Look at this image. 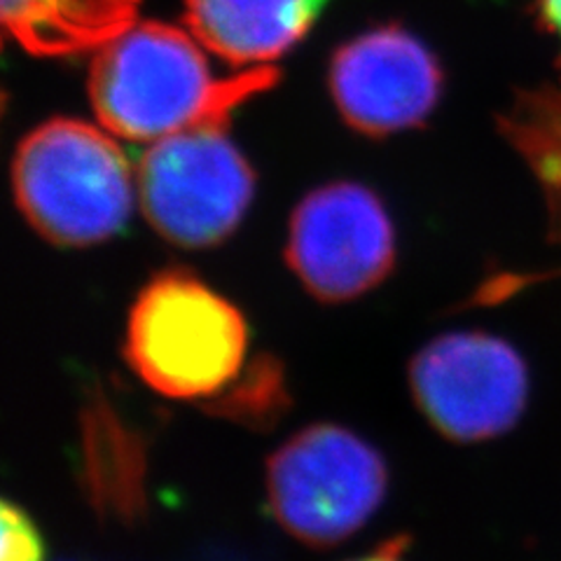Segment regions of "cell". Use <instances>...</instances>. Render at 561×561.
Returning <instances> with one entry per match:
<instances>
[{
	"mask_svg": "<svg viewBox=\"0 0 561 561\" xmlns=\"http://www.w3.org/2000/svg\"><path fill=\"white\" fill-rule=\"evenodd\" d=\"M272 68L216 80L195 35L144 22L131 24L96 51L90 99L101 127L119 138L154 144L199 125H222L245 96L272 84Z\"/></svg>",
	"mask_w": 561,
	"mask_h": 561,
	"instance_id": "1",
	"label": "cell"
},
{
	"mask_svg": "<svg viewBox=\"0 0 561 561\" xmlns=\"http://www.w3.org/2000/svg\"><path fill=\"white\" fill-rule=\"evenodd\" d=\"M12 185L33 230L57 245L115 237L136 195V179L113 136L66 117L45 122L22 140Z\"/></svg>",
	"mask_w": 561,
	"mask_h": 561,
	"instance_id": "2",
	"label": "cell"
},
{
	"mask_svg": "<svg viewBox=\"0 0 561 561\" xmlns=\"http://www.w3.org/2000/svg\"><path fill=\"white\" fill-rule=\"evenodd\" d=\"M245 348L243 313L190 272L157 274L129 311L125 358L140 381L173 400L222 393Z\"/></svg>",
	"mask_w": 561,
	"mask_h": 561,
	"instance_id": "3",
	"label": "cell"
},
{
	"mask_svg": "<svg viewBox=\"0 0 561 561\" xmlns=\"http://www.w3.org/2000/svg\"><path fill=\"white\" fill-rule=\"evenodd\" d=\"M389 489L381 454L337 424L295 433L267 461L276 522L311 548H332L373 519Z\"/></svg>",
	"mask_w": 561,
	"mask_h": 561,
	"instance_id": "4",
	"label": "cell"
},
{
	"mask_svg": "<svg viewBox=\"0 0 561 561\" xmlns=\"http://www.w3.org/2000/svg\"><path fill=\"white\" fill-rule=\"evenodd\" d=\"M253 171L220 125H199L154 140L136 171L148 222L183 249L230 237L253 197Z\"/></svg>",
	"mask_w": 561,
	"mask_h": 561,
	"instance_id": "5",
	"label": "cell"
},
{
	"mask_svg": "<svg viewBox=\"0 0 561 561\" xmlns=\"http://www.w3.org/2000/svg\"><path fill=\"white\" fill-rule=\"evenodd\" d=\"M416 408L454 443H484L511 431L529 400V370L517 351L486 332H449L410 363Z\"/></svg>",
	"mask_w": 561,
	"mask_h": 561,
	"instance_id": "6",
	"label": "cell"
},
{
	"mask_svg": "<svg viewBox=\"0 0 561 561\" xmlns=\"http://www.w3.org/2000/svg\"><path fill=\"white\" fill-rule=\"evenodd\" d=\"M286 260L316 300H356L393 270V225L370 190L328 185L295 208Z\"/></svg>",
	"mask_w": 561,
	"mask_h": 561,
	"instance_id": "7",
	"label": "cell"
},
{
	"mask_svg": "<svg viewBox=\"0 0 561 561\" xmlns=\"http://www.w3.org/2000/svg\"><path fill=\"white\" fill-rule=\"evenodd\" d=\"M440 68L400 28H377L344 45L330 68V90L351 127L383 136L426 119L440 96Z\"/></svg>",
	"mask_w": 561,
	"mask_h": 561,
	"instance_id": "8",
	"label": "cell"
},
{
	"mask_svg": "<svg viewBox=\"0 0 561 561\" xmlns=\"http://www.w3.org/2000/svg\"><path fill=\"white\" fill-rule=\"evenodd\" d=\"M311 20V0H185L190 33L234 66L260 68L280 57Z\"/></svg>",
	"mask_w": 561,
	"mask_h": 561,
	"instance_id": "9",
	"label": "cell"
},
{
	"mask_svg": "<svg viewBox=\"0 0 561 561\" xmlns=\"http://www.w3.org/2000/svg\"><path fill=\"white\" fill-rule=\"evenodd\" d=\"M138 0H3V24L35 55L101 47L134 24Z\"/></svg>",
	"mask_w": 561,
	"mask_h": 561,
	"instance_id": "10",
	"label": "cell"
},
{
	"mask_svg": "<svg viewBox=\"0 0 561 561\" xmlns=\"http://www.w3.org/2000/svg\"><path fill=\"white\" fill-rule=\"evenodd\" d=\"M230 386V393H218L214 398V412L239 421V424L267 426L286 410L288 393L284 386V373L270 356L257 358L245 377H237Z\"/></svg>",
	"mask_w": 561,
	"mask_h": 561,
	"instance_id": "11",
	"label": "cell"
},
{
	"mask_svg": "<svg viewBox=\"0 0 561 561\" xmlns=\"http://www.w3.org/2000/svg\"><path fill=\"white\" fill-rule=\"evenodd\" d=\"M3 517V561H45V542L24 507L12 501L0 505Z\"/></svg>",
	"mask_w": 561,
	"mask_h": 561,
	"instance_id": "12",
	"label": "cell"
},
{
	"mask_svg": "<svg viewBox=\"0 0 561 561\" xmlns=\"http://www.w3.org/2000/svg\"><path fill=\"white\" fill-rule=\"evenodd\" d=\"M408 548H410V538L408 536H396V538L386 540L383 546H379L377 550L367 552L358 559H351V561H405Z\"/></svg>",
	"mask_w": 561,
	"mask_h": 561,
	"instance_id": "13",
	"label": "cell"
},
{
	"mask_svg": "<svg viewBox=\"0 0 561 561\" xmlns=\"http://www.w3.org/2000/svg\"><path fill=\"white\" fill-rule=\"evenodd\" d=\"M540 12L542 20H546V24L561 43V0H540Z\"/></svg>",
	"mask_w": 561,
	"mask_h": 561,
	"instance_id": "14",
	"label": "cell"
},
{
	"mask_svg": "<svg viewBox=\"0 0 561 561\" xmlns=\"http://www.w3.org/2000/svg\"><path fill=\"white\" fill-rule=\"evenodd\" d=\"M321 3H323V0H311V8H313V14H316V12H319Z\"/></svg>",
	"mask_w": 561,
	"mask_h": 561,
	"instance_id": "15",
	"label": "cell"
}]
</instances>
